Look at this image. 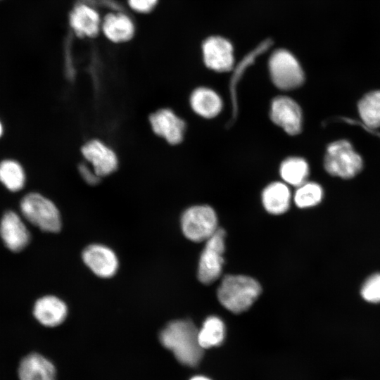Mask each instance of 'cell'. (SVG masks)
I'll use <instances>...</instances> for the list:
<instances>
[{
	"label": "cell",
	"instance_id": "26",
	"mask_svg": "<svg viewBox=\"0 0 380 380\" xmlns=\"http://www.w3.org/2000/svg\"><path fill=\"white\" fill-rule=\"evenodd\" d=\"M78 170L82 179L90 185L98 184L101 179L87 163L80 164Z\"/></svg>",
	"mask_w": 380,
	"mask_h": 380
},
{
	"label": "cell",
	"instance_id": "5",
	"mask_svg": "<svg viewBox=\"0 0 380 380\" xmlns=\"http://www.w3.org/2000/svg\"><path fill=\"white\" fill-rule=\"evenodd\" d=\"M184 236L195 242L207 241L217 231L215 212L208 205H195L186 209L181 218Z\"/></svg>",
	"mask_w": 380,
	"mask_h": 380
},
{
	"label": "cell",
	"instance_id": "19",
	"mask_svg": "<svg viewBox=\"0 0 380 380\" xmlns=\"http://www.w3.org/2000/svg\"><path fill=\"white\" fill-rule=\"evenodd\" d=\"M262 200L268 213L280 215L289 208L291 193L285 184L276 182L269 184L263 190Z\"/></svg>",
	"mask_w": 380,
	"mask_h": 380
},
{
	"label": "cell",
	"instance_id": "7",
	"mask_svg": "<svg viewBox=\"0 0 380 380\" xmlns=\"http://www.w3.org/2000/svg\"><path fill=\"white\" fill-rule=\"evenodd\" d=\"M225 232L217 229L215 233L206 241V244L201 253L198 277L204 284H210L217 279L222 270L224 263Z\"/></svg>",
	"mask_w": 380,
	"mask_h": 380
},
{
	"label": "cell",
	"instance_id": "4",
	"mask_svg": "<svg viewBox=\"0 0 380 380\" xmlns=\"http://www.w3.org/2000/svg\"><path fill=\"white\" fill-rule=\"evenodd\" d=\"M324 167L331 175L349 179L360 172L362 160L348 141H337L327 149Z\"/></svg>",
	"mask_w": 380,
	"mask_h": 380
},
{
	"label": "cell",
	"instance_id": "24",
	"mask_svg": "<svg viewBox=\"0 0 380 380\" xmlns=\"http://www.w3.org/2000/svg\"><path fill=\"white\" fill-rule=\"evenodd\" d=\"M322 196L323 191L319 184L314 182H305L296 190L294 201L299 208H309L317 205Z\"/></svg>",
	"mask_w": 380,
	"mask_h": 380
},
{
	"label": "cell",
	"instance_id": "10",
	"mask_svg": "<svg viewBox=\"0 0 380 380\" xmlns=\"http://www.w3.org/2000/svg\"><path fill=\"white\" fill-rule=\"evenodd\" d=\"M149 122L153 132L170 144L180 143L184 137L185 122L172 110L161 108L151 113Z\"/></svg>",
	"mask_w": 380,
	"mask_h": 380
},
{
	"label": "cell",
	"instance_id": "2",
	"mask_svg": "<svg viewBox=\"0 0 380 380\" xmlns=\"http://www.w3.org/2000/svg\"><path fill=\"white\" fill-rule=\"evenodd\" d=\"M261 293L260 284L243 275H226L217 289L220 303L234 313L247 310Z\"/></svg>",
	"mask_w": 380,
	"mask_h": 380
},
{
	"label": "cell",
	"instance_id": "23",
	"mask_svg": "<svg viewBox=\"0 0 380 380\" xmlns=\"http://www.w3.org/2000/svg\"><path fill=\"white\" fill-rule=\"evenodd\" d=\"M358 110L365 124L371 127H380V91L365 95L359 102Z\"/></svg>",
	"mask_w": 380,
	"mask_h": 380
},
{
	"label": "cell",
	"instance_id": "1",
	"mask_svg": "<svg viewBox=\"0 0 380 380\" xmlns=\"http://www.w3.org/2000/svg\"><path fill=\"white\" fill-rule=\"evenodd\" d=\"M198 330L194 324L185 319L168 323L159 334L161 344L171 350L182 365L196 367L203 355V348L198 339Z\"/></svg>",
	"mask_w": 380,
	"mask_h": 380
},
{
	"label": "cell",
	"instance_id": "17",
	"mask_svg": "<svg viewBox=\"0 0 380 380\" xmlns=\"http://www.w3.org/2000/svg\"><path fill=\"white\" fill-rule=\"evenodd\" d=\"M105 36L115 43L125 42L131 39L134 27L131 19L123 13H109L102 23Z\"/></svg>",
	"mask_w": 380,
	"mask_h": 380
},
{
	"label": "cell",
	"instance_id": "15",
	"mask_svg": "<svg viewBox=\"0 0 380 380\" xmlns=\"http://www.w3.org/2000/svg\"><path fill=\"white\" fill-rule=\"evenodd\" d=\"M33 315L42 325L54 327L61 324L68 315L66 304L54 296H45L34 303Z\"/></svg>",
	"mask_w": 380,
	"mask_h": 380
},
{
	"label": "cell",
	"instance_id": "14",
	"mask_svg": "<svg viewBox=\"0 0 380 380\" xmlns=\"http://www.w3.org/2000/svg\"><path fill=\"white\" fill-rule=\"evenodd\" d=\"M18 374L19 380H56V370L49 360L32 353L21 360Z\"/></svg>",
	"mask_w": 380,
	"mask_h": 380
},
{
	"label": "cell",
	"instance_id": "21",
	"mask_svg": "<svg viewBox=\"0 0 380 380\" xmlns=\"http://www.w3.org/2000/svg\"><path fill=\"white\" fill-rule=\"evenodd\" d=\"M225 327L223 322L217 317L210 316L203 322L198 333L200 346L209 348L220 345L224 338Z\"/></svg>",
	"mask_w": 380,
	"mask_h": 380
},
{
	"label": "cell",
	"instance_id": "6",
	"mask_svg": "<svg viewBox=\"0 0 380 380\" xmlns=\"http://www.w3.org/2000/svg\"><path fill=\"white\" fill-rule=\"evenodd\" d=\"M269 68L274 84L279 89L290 90L304 81L303 70L296 58L283 49L274 51L269 61Z\"/></svg>",
	"mask_w": 380,
	"mask_h": 380
},
{
	"label": "cell",
	"instance_id": "12",
	"mask_svg": "<svg viewBox=\"0 0 380 380\" xmlns=\"http://www.w3.org/2000/svg\"><path fill=\"white\" fill-rule=\"evenodd\" d=\"M0 236L6 246L13 252L24 249L30 241V233L20 217L6 211L0 222Z\"/></svg>",
	"mask_w": 380,
	"mask_h": 380
},
{
	"label": "cell",
	"instance_id": "9",
	"mask_svg": "<svg viewBox=\"0 0 380 380\" xmlns=\"http://www.w3.org/2000/svg\"><path fill=\"white\" fill-rule=\"evenodd\" d=\"M270 118L289 134L296 135L301 130V110L297 103L291 98H275L272 102Z\"/></svg>",
	"mask_w": 380,
	"mask_h": 380
},
{
	"label": "cell",
	"instance_id": "16",
	"mask_svg": "<svg viewBox=\"0 0 380 380\" xmlns=\"http://www.w3.org/2000/svg\"><path fill=\"white\" fill-rule=\"evenodd\" d=\"M70 26L80 37H94L99 31L100 17L92 8L80 4L74 8L70 16Z\"/></svg>",
	"mask_w": 380,
	"mask_h": 380
},
{
	"label": "cell",
	"instance_id": "13",
	"mask_svg": "<svg viewBox=\"0 0 380 380\" xmlns=\"http://www.w3.org/2000/svg\"><path fill=\"white\" fill-rule=\"evenodd\" d=\"M203 58L205 65L218 72L229 71L234 63L232 44L225 39L211 37L203 44Z\"/></svg>",
	"mask_w": 380,
	"mask_h": 380
},
{
	"label": "cell",
	"instance_id": "8",
	"mask_svg": "<svg viewBox=\"0 0 380 380\" xmlns=\"http://www.w3.org/2000/svg\"><path fill=\"white\" fill-rule=\"evenodd\" d=\"M82 154L86 163L101 178L114 172L118 166L115 151L103 141L93 139L83 144Z\"/></svg>",
	"mask_w": 380,
	"mask_h": 380
},
{
	"label": "cell",
	"instance_id": "27",
	"mask_svg": "<svg viewBox=\"0 0 380 380\" xmlns=\"http://www.w3.org/2000/svg\"><path fill=\"white\" fill-rule=\"evenodd\" d=\"M158 0H128L129 6L135 11L148 13L156 5Z\"/></svg>",
	"mask_w": 380,
	"mask_h": 380
},
{
	"label": "cell",
	"instance_id": "25",
	"mask_svg": "<svg viewBox=\"0 0 380 380\" xmlns=\"http://www.w3.org/2000/svg\"><path fill=\"white\" fill-rule=\"evenodd\" d=\"M362 297L369 303L380 302V273L369 277L361 289Z\"/></svg>",
	"mask_w": 380,
	"mask_h": 380
},
{
	"label": "cell",
	"instance_id": "3",
	"mask_svg": "<svg viewBox=\"0 0 380 380\" xmlns=\"http://www.w3.org/2000/svg\"><path fill=\"white\" fill-rule=\"evenodd\" d=\"M23 216L31 224L47 232H58L61 218L56 205L50 199L37 192L25 195L20 203Z\"/></svg>",
	"mask_w": 380,
	"mask_h": 380
},
{
	"label": "cell",
	"instance_id": "20",
	"mask_svg": "<svg viewBox=\"0 0 380 380\" xmlns=\"http://www.w3.org/2000/svg\"><path fill=\"white\" fill-rule=\"evenodd\" d=\"M0 182L8 191L17 192L26 183V173L22 165L14 159H4L0 162Z\"/></svg>",
	"mask_w": 380,
	"mask_h": 380
},
{
	"label": "cell",
	"instance_id": "18",
	"mask_svg": "<svg viewBox=\"0 0 380 380\" xmlns=\"http://www.w3.org/2000/svg\"><path fill=\"white\" fill-rule=\"evenodd\" d=\"M190 103L197 114L206 118L215 117L222 108L219 95L213 90L205 87L198 88L193 91Z\"/></svg>",
	"mask_w": 380,
	"mask_h": 380
},
{
	"label": "cell",
	"instance_id": "22",
	"mask_svg": "<svg viewBox=\"0 0 380 380\" xmlns=\"http://www.w3.org/2000/svg\"><path fill=\"white\" fill-rule=\"evenodd\" d=\"M309 167L307 162L298 157L284 160L280 166V175L287 184L299 186L305 182Z\"/></svg>",
	"mask_w": 380,
	"mask_h": 380
},
{
	"label": "cell",
	"instance_id": "29",
	"mask_svg": "<svg viewBox=\"0 0 380 380\" xmlns=\"http://www.w3.org/2000/svg\"><path fill=\"white\" fill-rule=\"evenodd\" d=\"M3 134H4V125L0 120V138L2 137Z\"/></svg>",
	"mask_w": 380,
	"mask_h": 380
},
{
	"label": "cell",
	"instance_id": "28",
	"mask_svg": "<svg viewBox=\"0 0 380 380\" xmlns=\"http://www.w3.org/2000/svg\"><path fill=\"white\" fill-rule=\"evenodd\" d=\"M190 380H211V379L204 376H194Z\"/></svg>",
	"mask_w": 380,
	"mask_h": 380
},
{
	"label": "cell",
	"instance_id": "11",
	"mask_svg": "<svg viewBox=\"0 0 380 380\" xmlns=\"http://www.w3.org/2000/svg\"><path fill=\"white\" fill-rule=\"evenodd\" d=\"M85 265L98 277H113L118 268V260L114 251L101 244H91L82 252Z\"/></svg>",
	"mask_w": 380,
	"mask_h": 380
}]
</instances>
